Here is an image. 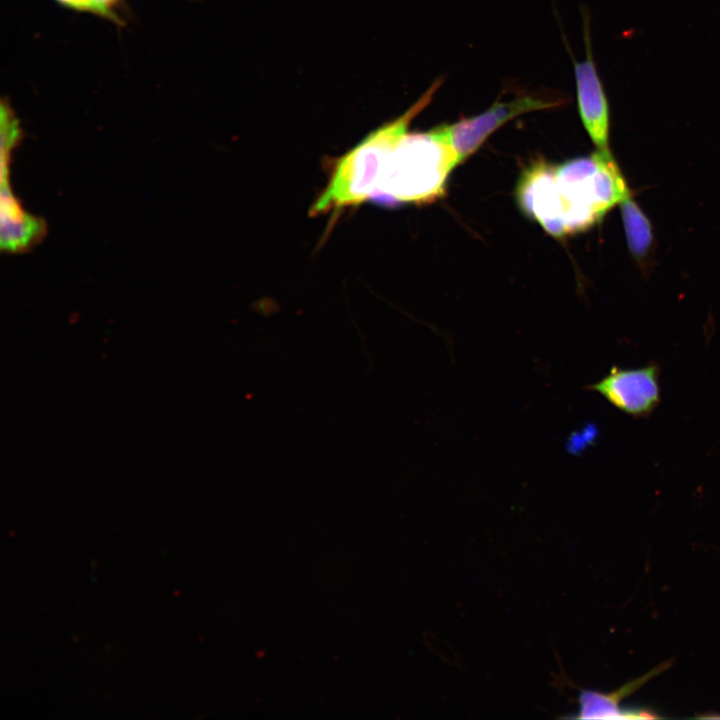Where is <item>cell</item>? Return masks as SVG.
<instances>
[{"mask_svg":"<svg viewBox=\"0 0 720 720\" xmlns=\"http://www.w3.org/2000/svg\"><path fill=\"white\" fill-rule=\"evenodd\" d=\"M441 83L436 80L406 112L371 132L338 159L326 188L311 207L313 215L356 206L372 198L389 156Z\"/></svg>","mask_w":720,"mask_h":720,"instance_id":"cell-1","label":"cell"},{"mask_svg":"<svg viewBox=\"0 0 720 720\" xmlns=\"http://www.w3.org/2000/svg\"><path fill=\"white\" fill-rule=\"evenodd\" d=\"M458 165L452 147L437 128L406 133L392 151L370 200L388 206L432 202L444 194Z\"/></svg>","mask_w":720,"mask_h":720,"instance_id":"cell-2","label":"cell"},{"mask_svg":"<svg viewBox=\"0 0 720 720\" xmlns=\"http://www.w3.org/2000/svg\"><path fill=\"white\" fill-rule=\"evenodd\" d=\"M558 187L569 205L573 234L598 223L631 191L610 151L598 150L555 165Z\"/></svg>","mask_w":720,"mask_h":720,"instance_id":"cell-3","label":"cell"},{"mask_svg":"<svg viewBox=\"0 0 720 720\" xmlns=\"http://www.w3.org/2000/svg\"><path fill=\"white\" fill-rule=\"evenodd\" d=\"M561 103V99L523 95L508 101H497L478 115L436 128L454 150L459 165L476 152L488 136L508 121L532 111L558 107Z\"/></svg>","mask_w":720,"mask_h":720,"instance_id":"cell-4","label":"cell"},{"mask_svg":"<svg viewBox=\"0 0 720 720\" xmlns=\"http://www.w3.org/2000/svg\"><path fill=\"white\" fill-rule=\"evenodd\" d=\"M516 199L522 212L550 235L572 234L571 211L558 187L555 165L539 160L528 166L519 179Z\"/></svg>","mask_w":720,"mask_h":720,"instance_id":"cell-5","label":"cell"},{"mask_svg":"<svg viewBox=\"0 0 720 720\" xmlns=\"http://www.w3.org/2000/svg\"><path fill=\"white\" fill-rule=\"evenodd\" d=\"M659 375L660 369L655 363L634 369L614 366L588 389L598 392L629 416L647 417L661 401Z\"/></svg>","mask_w":720,"mask_h":720,"instance_id":"cell-6","label":"cell"},{"mask_svg":"<svg viewBox=\"0 0 720 720\" xmlns=\"http://www.w3.org/2000/svg\"><path fill=\"white\" fill-rule=\"evenodd\" d=\"M589 22L585 21L586 59L574 61L578 111L585 130L597 149H609L610 107L593 57Z\"/></svg>","mask_w":720,"mask_h":720,"instance_id":"cell-7","label":"cell"},{"mask_svg":"<svg viewBox=\"0 0 720 720\" xmlns=\"http://www.w3.org/2000/svg\"><path fill=\"white\" fill-rule=\"evenodd\" d=\"M44 233V223L26 213L8 184H2L1 247L10 252L24 251L35 245Z\"/></svg>","mask_w":720,"mask_h":720,"instance_id":"cell-8","label":"cell"},{"mask_svg":"<svg viewBox=\"0 0 720 720\" xmlns=\"http://www.w3.org/2000/svg\"><path fill=\"white\" fill-rule=\"evenodd\" d=\"M656 673L648 672L643 678L627 683L625 687L618 689L612 694H603L595 691L584 690L579 696V714L577 718L583 719H638L655 718L657 715L642 708H619V702L626 695L632 693L648 678Z\"/></svg>","mask_w":720,"mask_h":720,"instance_id":"cell-9","label":"cell"},{"mask_svg":"<svg viewBox=\"0 0 720 720\" xmlns=\"http://www.w3.org/2000/svg\"><path fill=\"white\" fill-rule=\"evenodd\" d=\"M620 210L629 250L637 260L643 261L654 241L651 223L631 196L620 203Z\"/></svg>","mask_w":720,"mask_h":720,"instance_id":"cell-10","label":"cell"},{"mask_svg":"<svg viewBox=\"0 0 720 720\" xmlns=\"http://www.w3.org/2000/svg\"><path fill=\"white\" fill-rule=\"evenodd\" d=\"M21 137L16 113L8 98L1 100V183L8 180V155Z\"/></svg>","mask_w":720,"mask_h":720,"instance_id":"cell-11","label":"cell"},{"mask_svg":"<svg viewBox=\"0 0 720 720\" xmlns=\"http://www.w3.org/2000/svg\"><path fill=\"white\" fill-rule=\"evenodd\" d=\"M60 5L79 12H89L112 21L118 27L125 24L123 0H55Z\"/></svg>","mask_w":720,"mask_h":720,"instance_id":"cell-12","label":"cell"}]
</instances>
